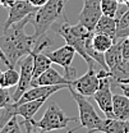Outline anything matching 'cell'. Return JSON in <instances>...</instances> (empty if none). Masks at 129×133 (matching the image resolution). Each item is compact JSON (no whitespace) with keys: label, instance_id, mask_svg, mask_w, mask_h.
Returning <instances> with one entry per match:
<instances>
[{"label":"cell","instance_id":"obj_1","mask_svg":"<svg viewBox=\"0 0 129 133\" xmlns=\"http://www.w3.org/2000/svg\"><path fill=\"white\" fill-rule=\"evenodd\" d=\"M32 14L12 24L9 28L3 30L0 36V48L8 58L10 66H16L17 63L22 58L30 55L37 45L38 38H36L35 35H27L24 32V27L31 22Z\"/></svg>","mask_w":129,"mask_h":133},{"label":"cell","instance_id":"obj_2","mask_svg":"<svg viewBox=\"0 0 129 133\" xmlns=\"http://www.w3.org/2000/svg\"><path fill=\"white\" fill-rule=\"evenodd\" d=\"M65 0H47V3L35 12L31 17V23L35 28V37L41 38L46 36L52 24L62 17H64Z\"/></svg>","mask_w":129,"mask_h":133},{"label":"cell","instance_id":"obj_3","mask_svg":"<svg viewBox=\"0 0 129 133\" xmlns=\"http://www.w3.org/2000/svg\"><path fill=\"white\" fill-rule=\"evenodd\" d=\"M56 32L65 40V44H68L76 49L77 54H79L86 60L88 66L95 65V60L88 55V52L86 50V42H87V40H90L93 36V33H95L93 31L88 30L86 26H83L81 23L69 24L65 19V22L62 23V26L58 27Z\"/></svg>","mask_w":129,"mask_h":133},{"label":"cell","instance_id":"obj_4","mask_svg":"<svg viewBox=\"0 0 129 133\" xmlns=\"http://www.w3.org/2000/svg\"><path fill=\"white\" fill-rule=\"evenodd\" d=\"M74 120H79V119L78 118H73V116H68L56 102H51L49 105V108L46 109L44 116L40 120L31 119L28 122L32 123V125L35 127L36 131L50 132V131L66 128L68 123L69 122H74Z\"/></svg>","mask_w":129,"mask_h":133},{"label":"cell","instance_id":"obj_5","mask_svg":"<svg viewBox=\"0 0 129 133\" xmlns=\"http://www.w3.org/2000/svg\"><path fill=\"white\" fill-rule=\"evenodd\" d=\"M68 90L72 95V97L74 99V101L77 102V106H78V111H79V124L81 127L87 128V131L90 133L95 132L98 125L101 124L102 119L97 115L96 110L93 108V105L88 101L87 96L79 94L78 91H76L72 86H68Z\"/></svg>","mask_w":129,"mask_h":133},{"label":"cell","instance_id":"obj_6","mask_svg":"<svg viewBox=\"0 0 129 133\" xmlns=\"http://www.w3.org/2000/svg\"><path fill=\"white\" fill-rule=\"evenodd\" d=\"M100 78V86L93 95V99L97 102L101 111L106 118H115L113 113V92H111V72L102 69L97 72Z\"/></svg>","mask_w":129,"mask_h":133},{"label":"cell","instance_id":"obj_7","mask_svg":"<svg viewBox=\"0 0 129 133\" xmlns=\"http://www.w3.org/2000/svg\"><path fill=\"white\" fill-rule=\"evenodd\" d=\"M76 52L77 51L73 46L65 44L64 46L56 50H52V51H47L45 54L51 59L52 64H58V65L63 66L65 69V77L68 79H72L76 73V69H72V63L74 60Z\"/></svg>","mask_w":129,"mask_h":133},{"label":"cell","instance_id":"obj_8","mask_svg":"<svg viewBox=\"0 0 129 133\" xmlns=\"http://www.w3.org/2000/svg\"><path fill=\"white\" fill-rule=\"evenodd\" d=\"M21 70H19V82L17 84V88L14 91L13 101L16 102L22 97V95L31 88V82L33 79V54L31 52L30 55L24 56L23 60L19 63Z\"/></svg>","mask_w":129,"mask_h":133},{"label":"cell","instance_id":"obj_9","mask_svg":"<svg viewBox=\"0 0 129 133\" xmlns=\"http://www.w3.org/2000/svg\"><path fill=\"white\" fill-rule=\"evenodd\" d=\"M83 1L84 3L78 17V23L86 26L91 31H95L97 22L102 16L101 0H83Z\"/></svg>","mask_w":129,"mask_h":133},{"label":"cell","instance_id":"obj_10","mask_svg":"<svg viewBox=\"0 0 129 133\" xmlns=\"http://www.w3.org/2000/svg\"><path fill=\"white\" fill-rule=\"evenodd\" d=\"M76 91L79 94L90 97L93 96L100 86V78L97 76V72L93 69V66H88V70L77 79H73L70 84Z\"/></svg>","mask_w":129,"mask_h":133},{"label":"cell","instance_id":"obj_11","mask_svg":"<svg viewBox=\"0 0 129 133\" xmlns=\"http://www.w3.org/2000/svg\"><path fill=\"white\" fill-rule=\"evenodd\" d=\"M36 10H37V8L35 5H32L28 0H17L16 4L9 8V14H8V18L4 23L3 30L9 28L12 24L24 19L26 17L31 16Z\"/></svg>","mask_w":129,"mask_h":133},{"label":"cell","instance_id":"obj_12","mask_svg":"<svg viewBox=\"0 0 129 133\" xmlns=\"http://www.w3.org/2000/svg\"><path fill=\"white\" fill-rule=\"evenodd\" d=\"M70 86V84H69ZM68 88V84H55V86H35L28 88L22 97L16 101V104H23L27 101H32V100H38V99H49L50 96H52L55 92Z\"/></svg>","mask_w":129,"mask_h":133},{"label":"cell","instance_id":"obj_13","mask_svg":"<svg viewBox=\"0 0 129 133\" xmlns=\"http://www.w3.org/2000/svg\"><path fill=\"white\" fill-rule=\"evenodd\" d=\"M73 79H68L65 76H62L56 69L54 68H49L47 70H45L40 77H37L36 79H33L31 83V87L35 86H55V84H72Z\"/></svg>","mask_w":129,"mask_h":133},{"label":"cell","instance_id":"obj_14","mask_svg":"<svg viewBox=\"0 0 129 133\" xmlns=\"http://www.w3.org/2000/svg\"><path fill=\"white\" fill-rule=\"evenodd\" d=\"M95 132L105 133H129V119L121 120L116 118H106L101 122Z\"/></svg>","mask_w":129,"mask_h":133},{"label":"cell","instance_id":"obj_15","mask_svg":"<svg viewBox=\"0 0 129 133\" xmlns=\"http://www.w3.org/2000/svg\"><path fill=\"white\" fill-rule=\"evenodd\" d=\"M47 99H38L32 100V101H27L23 104H16L17 105V115L22 116L23 120H31L37 114V111L41 109V106L46 102Z\"/></svg>","mask_w":129,"mask_h":133},{"label":"cell","instance_id":"obj_16","mask_svg":"<svg viewBox=\"0 0 129 133\" xmlns=\"http://www.w3.org/2000/svg\"><path fill=\"white\" fill-rule=\"evenodd\" d=\"M113 113L116 119H129V97L123 95H113Z\"/></svg>","mask_w":129,"mask_h":133},{"label":"cell","instance_id":"obj_17","mask_svg":"<svg viewBox=\"0 0 129 133\" xmlns=\"http://www.w3.org/2000/svg\"><path fill=\"white\" fill-rule=\"evenodd\" d=\"M105 62L109 66V70H113L123 62V54H121V41H116L107 51L104 52Z\"/></svg>","mask_w":129,"mask_h":133},{"label":"cell","instance_id":"obj_18","mask_svg":"<svg viewBox=\"0 0 129 133\" xmlns=\"http://www.w3.org/2000/svg\"><path fill=\"white\" fill-rule=\"evenodd\" d=\"M93 32L109 35V36H111L114 40H115V32H116V18L102 14L101 18L98 19V22H97V24H96V27H95V31H93Z\"/></svg>","mask_w":129,"mask_h":133},{"label":"cell","instance_id":"obj_19","mask_svg":"<svg viewBox=\"0 0 129 133\" xmlns=\"http://www.w3.org/2000/svg\"><path fill=\"white\" fill-rule=\"evenodd\" d=\"M116 41L111 36L105 35V33H93L92 36V46L98 52H105L110 49Z\"/></svg>","mask_w":129,"mask_h":133},{"label":"cell","instance_id":"obj_20","mask_svg":"<svg viewBox=\"0 0 129 133\" xmlns=\"http://www.w3.org/2000/svg\"><path fill=\"white\" fill-rule=\"evenodd\" d=\"M129 36V8L121 16L116 17V32H115V41L123 40Z\"/></svg>","mask_w":129,"mask_h":133},{"label":"cell","instance_id":"obj_21","mask_svg":"<svg viewBox=\"0 0 129 133\" xmlns=\"http://www.w3.org/2000/svg\"><path fill=\"white\" fill-rule=\"evenodd\" d=\"M19 82V72H17L14 66L8 68L0 76V87L1 88H10L17 86Z\"/></svg>","mask_w":129,"mask_h":133},{"label":"cell","instance_id":"obj_22","mask_svg":"<svg viewBox=\"0 0 129 133\" xmlns=\"http://www.w3.org/2000/svg\"><path fill=\"white\" fill-rule=\"evenodd\" d=\"M102 14L116 18L119 12V1L118 0H101Z\"/></svg>","mask_w":129,"mask_h":133},{"label":"cell","instance_id":"obj_23","mask_svg":"<svg viewBox=\"0 0 129 133\" xmlns=\"http://www.w3.org/2000/svg\"><path fill=\"white\" fill-rule=\"evenodd\" d=\"M17 115V105L16 102H10L9 105H6L4 109H1V113H0V132L3 129V127L9 122V119L12 116Z\"/></svg>","mask_w":129,"mask_h":133},{"label":"cell","instance_id":"obj_24","mask_svg":"<svg viewBox=\"0 0 129 133\" xmlns=\"http://www.w3.org/2000/svg\"><path fill=\"white\" fill-rule=\"evenodd\" d=\"M17 118H18V115L12 116V118L9 119V122L3 127V129H1L0 133H21L22 132V128H21V125H19Z\"/></svg>","mask_w":129,"mask_h":133},{"label":"cell","instance_id":"obj_25","mask_svg":"<svg viewBox=\"0 0 129 133\" xmlns=\"http://www.w3.org/2000/svg\"><path fill=\"white\" fill-rule=\"evenodd\" d=\"M10 102H14V101H13V96L9 92V88H1L0 87V110L4 109Z\"/></svg>","mask_w":129,"mask_h":133},{"label":"cell","instance_id":"obj_26","mask_svg":"<svg viewBox=\"0 0 129 133\" xmlns=\"http://www.w3.org/2000/svg\"><path fill=\"white\" fill-rule=\"evenodd\" d=\"M121 54H123V59L128 60L129 59V41L127 37L121 40Z\"/></svg>","mask_w":129,"mask_h":133},{"label":"cell","instance_id":"obj_27","mask_svg":"<svg viewBox=\"0 0 129 133\" xmlns=\"http://www.w3.org/2000/svg\"><path fill=\"white\" fill-rule=\"evenodd\" d=\"M17 0H0V3H1V6H4V8H6V9H9L10 6H13L14 4H16Z\"/></svg>","mask_w":129,"mask_h":133},{"label":"cell","instance_id":"obj_28","mask_svg":"<svg viewBox=\"0 0 129 133\" xmlns=\"http://www.w3.org/2000/svg\"><path fill=\"white\" fill-rule=\"evenodd\" d=\"M119 87H120V90H121V92L127 96V97H129V84H127V83H119Z\"/></svg>","mask_w":129,"mask_h":133},{"label":"cell","instance_id":"obj_29","mask_svg":"<svg viewBox=\"0 0 129 133\" xmlns=\"http://www.w3.org/2000/svg\"><path fill=\"white\" fill-rule=\"evenodd\" d=\"M0 60L8 66V68H12V66H10V63H9V60H8V58L5 56V54H4V51L1 50V48H0Z\"/></svg>","mask_w":129,"mask_h":133},{"label":"cell","instance_id":"obj_30","mask_svg":"<svg viewBox=\"0 0 129 133\" xmlns=\"http://www.w3.org/2000/svg\"><path fill=\"white\" fill-rule=\"evenodd\" d=\"M32 5H35L36 8H40V6H42V5H45L46 3H47V0H28Z\"/></svg>","mask_w":129,"mask_h":133},{"label":"cell","instance_id":"obj_31","mask_svg":"<svg viewBox=\"0 0 129 133\" xmlns=\"http://www.w3.org/2000/svg\"><path fill=\"white\" fill-rule=\"evenodd\" d=\"M119 1V4H127L129 6V0H118Z\"/></svg>","mask_w":129,"mask_h":133},{"label":"cell","instance_id":"obj_32","mask_svg":"<svg viewBox=\"0 0 129 133\" xmlns=\"http://www.w3.org/2000/svg\"><path fill=\"white\" fill-rule=\"evenodd\" d=\"M127 83V84H129V77H127V78H124V79H121V81H119V83Z\"/></svg>","mask_w":129,"mask_h":133},{"label":"cell","instance_id":"obj_33","mask_svg":"<svg viewBox=\"0 0 129 133\" xmlns=\"http://www.w3.org/2000/svg\"><path fill=\"white\" fill-rule=\"evenodd\" d=\"M1 73H3V70H1V69H0V76H1Z\"/></svg>","mask_w":129,"mask_h":133},{"label":"cell","instance_id":"obj_34","mask_svg":"<svg viewBox=\"0 0 129 133\" xmlns=\"http://www.w3.org/2000/svg\"><path fill=\"white\" fill-rule=\"evenodd\" d=\"M127 38H128V41H129V36H128V37H127Z\"/></svg>","mask_w":129,"mask_h":133},{"label":"cell","instance_id":"obj_35","mask_svg":"<svg viewBox=\"0 0 129 133\" xmlns=\"http://www.w3.org/2000/svg\"><path fill=\"white\" fill-rule=\"evenodd\" d=\"M0 5H1V3H0Z\"/></svg>","mask_w":129,"mask_h":133},{"label":"cell","instance_id":"obj_36","mask_svg":"<svg viewBox=\"0 0 129 133\" xmlns=\"http://www.w3.org/2000/svg\"><path fill=\"white\" fill-rule=\"evenodd\" d=\"M65 1H68V0H65Z\"/></svg>","mask_w":129,"mask_h":133},{"label":"cell","instance_id":"obj_37","mask_svg":"<svg viewBox=\"0 0 129 133\" xmlns=\"http://www.w3.org/2000/svg\"><path fill=\"white\" fill-rule=\"evenodd\" d=\"M128 8H129V6H128Z\"/></svg>","mask_w":129,"mask_h":133}]
</instances>
